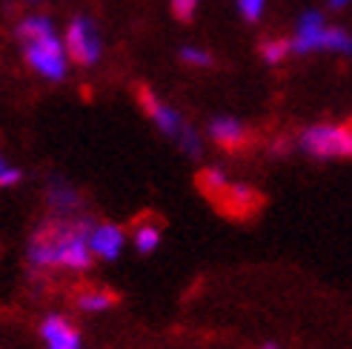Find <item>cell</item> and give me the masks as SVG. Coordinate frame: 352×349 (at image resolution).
Masks as SVG:
<instances>
[{
  "label": "cell",
  "instance_id": "6",
  "mask_svg": "<svg viewBox=\"0 0 352 349\" xmlns=\"http://www.w3.org/2000/svg\"><path fill=\"white\" fill-rule=\"evenodd\" d=\"M327 23L318 12H307L301 21H298V29H295V38H292V52L298 55H307V52H315V49H324V41H327Z\"/></svg>",
  "mask_w": 352,
  "mask_h": 349
},
{
  "label": "cell",
  "instance_id": "16",
  "mask_svg": "<svg viewBox=\"0 0 352 349\" xmlns=\"http://www.w3.org/2000/svg\"><path fill=\"white\" fill-rule=\"evenodd\" d=\"M324 49H329V52H344V55H349V52H352L349 32H344V29H338V26H329V29H327Z\"/></svg>",
  "mask_w": 352,
  "mask_h": 349
},
{
  "label": "cell",
  "instance_id": "1",
  "mask_svg": "<svg viewBox=\"0 0 352 349\" xmlns=\"http://www.w3.org/2000/svg\"><path fill=\"white\" fill-rule=\"evenodd\" d=\"M89 232H92L89 218H78V221L55 218L41 223L26 249L29 264L34 269H75V272L89 269L95 258L89 247Z\"/></svg>",
  "mask_w": 352,
  "mask_h": 349
},
{
  "label": "cell",
  "instance_id": "18",
  "mask_svg": "<svg viewBox=\"0 0 352 349\" xmlns=\"http://www.w3.org/2000/svg\"><path fill=\"white\" fill-rule=\"evenodd\" d=\"M178 146H181L186 155H192V158H195V155H201V137L195 135V129H192L189 124H186V129L178 135Z\"/></svg>",
  "mask_w": 352,
  "mask_h": 349
},
{
  "label": "cell",
  "instance_id": "12",
  "mask_svg": "<svg viewBox=\"0 0 352 349\" xmlns=\"http://www.w3.org/2000/svg\"><path fill=\"white\" fill-rule=\"evenodd\" d=\"M46 198H49V206L55 209L58 215H69V212H75V209H78V203H80L78 192H75L72 186H69V183H60V181L49 183Z\"/></svg>",
  "mask_w": 352,
  "mask_h": 349
},
{
  "label": "cell",
  "instance_id": "20",
  "mask_svg": "<svg viewBox=\"0 0 352 349\" xmlns=\"http://www.w3.org/2000/svg\"><path fill=\"white\" fill-rule=\"evenodd\" d=\"M198 12V0H172V14L178 17L181 23H189Z\"/></svg>",
  "mask_w": 352,
  "mask_h": 349
},
{
  "label": "cell",
  "instance_id": "14",
  "mask_svg": "<svg viewBox=\"0 0 352 349\" xmlns=\"http://www.w3.org/2000/svg\"><path fill=\"white\" fill-rule=\"evenodd\" d=\"M52 32H55V26H52V21H49V17H43V14H29L14 29L17 41H23V43L38 41V38H43V34H52Z\"/></svg>",
  "mask_w": 352,
  "mask_h": 349
},
{
  "label": "cell",
  "instance_id": "17",
  "mask_svg": "<svg viewBox=\"0 0 352 349\" xmlns=\"http://www.w3.org/2000/svg\"><path fill=\"white\" fill-rule=\"evenodd\" d=\"M181 60H184L186 66H198V69H206V66L215 63L212 55H209V52H204V49H198V46H184V49H181Z\"/></svg>",
  "mask_w": 352,
  "mask_h": 349
},
{
  "label": "cell",
  "instance_id": "4",
  "mask_svg": "<svg viewBox=\"0 0 352 349\" xmlns=\"http://www.w3.org/2000/svg\"><path fill=\"white\" fill-rule=\"evenodd\" d=\"M66 52L69 60H75L78 66H95L100 60V38L98 29L89 17L78 14L66 29Z\"/></svg>",
  "mask_w": 352,
  "mask_h": 349
},
{
  "label": "cell",
  "instance_id": "13",
  "mask_svg": "<svg viewBox=\"0 0 352 349\" xmlns=\"http://www.w3.org/2000/svg\"><path fill=\"white\" fill-rule=\"evenodd\" d=\"M132 247L140 255H152L157 247H161V226L149 223V221L135 223V229H132Z\"/></svg>",
  "mask_w": 352,
  "mask_h": 349
},
{
  "label": "cell",
  "instance_id": "19",
  "mask_svg": "<svg viewBox=\"0 0 352 349\" xmlns=\"http://www.w3.org/2000/svg\"><path fill=\"white\" fill-rule=\"evenodd\" d=\"M21 178H23V172H21V169L12 166V164H6L3 158H0V189H12V186H17V183H21Z\"/></svg>",
  "mask_w": 352,
  "mask_h": 349
},
{
  "label": "cell",
  "instance_id": "11",
  "mask_svg": "<svg viewBox=\"0 0 352 349\" xmlns=\"http://www.w3.org/2000/svg\"><path fill=\"white\" fill-rule=\"evenodd\" d=\"M75 304L83 309V312H103L118 304V295L107 286H86L75 295Z\"/></svg>",
  "mask_w": 352,
  "mask_h": 349
},
{
  "label": "cell",
  "instance_id": "3",
  "mask_svg": "<svg viewBox=\"0 0 352 349\" xmlns=\"http://www.w3.org/2000/svg\"><path fill=\"white\" fill-rule=\"evenodd\" d=\"M301 146L315 158H349L352 155V126L346 124H318L301 135Z\"/></svg>",
  "mask_w": 352,
  "mask_h": 349
},
{
  "label": "cell",
  "instance_id": "8",
  "mask_svg": "<svg viewBox=\"0 0 352 349\" xmlns=\"http://www.w3.org/2000/svg\"><path fill=\"white\" fill-rule=\"evenodd\" d=\"M41 338H43L46 349H80L78 329L63 315H46L41 321Z\"/></svg>",
  "mask_w": 352,
  "mask_h": 349
},
{
  "label": "cell",
  "instance_id": "2",
  "mask_svg": "<svg viewBox=\"0 0 352 349\" xmlns=\"http://www.w3.org/2000/svg\"><path fill=\"white\" fill-rule=\"evenodd\" d=\"M23 58H26L32 72H38L46 80H63L66 78L69 52H66V43H60V38L55 32L43 34L38 41H29L23 46Z\"/></svg>",
  "mask_w": 352,
  "mask_h": 349
},
{
  "label": "cell",
  "instance_id": "22",
  "mask_svg": "<svg viewBox=\"0 0 352 349\" xmlns=\"http://www.w3.org/2000/svg\"><path fill=\"white\" fill-rule=\"evenodd\" d=\"M346 3H349V0H329V6H332V9H344Z\"/></svg>",
  "mask_w": 352,
  "mask_h": 349
},
{
  "label": "cell",
  "instance_id": "15",
  "mask_svg": "<svg viewBox=\"0 0 352 349\" xmlns=\"http://www.w3.org/2000/svg\"><path fill=\"white\" fill-rule=\"evenodd\" d=\"M258 52H261L263 60L275 66V63H280L292 52V41H287V38H267V41H261Z\"/></svg>",
  "mask_w": 352,
  "mask_h": 349
},
{
  "label": "cell",
  "instance_id": "21",
  "mask_svg": "<svg viewBox=\"0 0 352 349\" xmlns=\"http://www.w3.org/2000/svg\"><path fill=\"white\" fill-rule=\"evenodd\" d=\"M263 6H267V0H238V9H241V14H243L250 23L261 21Z\"/></svg>",
  "mask_w": 352,
  "mask_h": 349
},
{
  "label": "cell",
  "instance_id": "23",
  "mask_svg": "<svg viewBox=\"0 0 352 349\" xmlns=\"http://www.w3.org/2000/svg\"><path fill=\"white\" fill-rule=\"evenodd\" d=\"M263 349H275V346H263Z\"/></svg>",
  "mask_w": 352,
  "mask_h": 349
},
{
  "label": "cell",
  "instance_id": "9",
  "mask_svg": "<svg viewBox=\"0 0 352 349\" xmlns=\"http://www.w3.org/2000/svg\"><path fill=\"white\" fill-rule=\"evenodd\" d=\"M212 201L223 209V212H232V215H246L261 203V198L255 195V189L235 186V183H226L221 192H215Z\"/></svg>",
  "mask_w": 352,
  "mask_h": 349
},
{
  "label": "cell",
  "instance_id": "7",
  "mask_svg": "<svg viewBox=\"0 0 352 349\" xmlns=\"http://www.w3.org/2000/svg\"><path fill=\"white\" fill-rule=\"evenodd\" d=\"M123 243H126V235H123L120 226H115V223H92L89 247H92L95 258H100V260L120 258Z\"/></svg>",
  "mask_w": 352,
  "mask_h": 349
},
{
  "label": "cell",
  "instance_id": "10",
  "mask_svg": "<svg viewBox=\"0 0 352 349\" xmlns=\"http://www.w3.org/2000/svg\"><path fill=\"white\" fill-rule=\"evenodd\" d=\"M209 137L223 149H241L246 141H250L246 126L235 117H215L212 124H209Z\"/></svg>",
  "mask_w": 352,
  "mask_h": 349
},
{
  "label": "cell",
  "instance_id": "5",
  "mask_svg": "<svg viewBox=\"0 0 352 349\" xmlns=\"http://www.w3.org/2000/svg\"><path fill=\"white\" fill-rule=\"evenodd\" d=\"M135 95H138V103H140V109L146 112V117L152 120V124L161 129L164 135H169V137H175L178 141V135L186 129V120L175 112L172 106H166L164 100H157L155 98V92L149 89V86H135Z\"/></svg>",
  "mask_w": 352,
  "mask_h": 349
}]
</instances>
